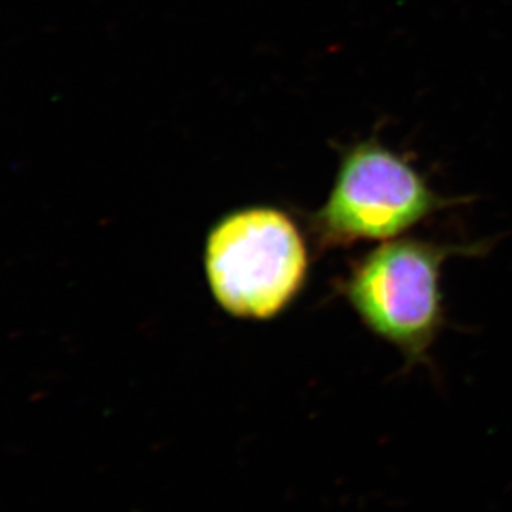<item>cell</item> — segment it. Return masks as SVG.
<instances>
[{
    "mask_svg": "<svg viewBox=\"0 0 512 512\" xmlns=\"http://www.w3.org/2000/svg\"><path fill=\"white\" fill-rule=\"evenodd\" d=\"M310 253L295 220L275 207L220 218L205 243V275L217 305L240 320L268 321L298 298Z\"/></svg>",
    "mask_w": 512,
    "mask_h": 512,
    "instance_id": "obj_2",
    "label": "cell"
},
{
    "mask_svg": "<svg viewBox=\"0 0 512 512\" xmlns=\"http://www.w3.org/2000/svg\"><path fill=\"white\" fill-rule=\"evenodd\" d=\"M459 200L439 197L426 178L376 137L341 153L335 185L308 217L320 250L386 242Z\"/></svg>",
    "mask_w": 512,
    "mask_h": 512,
    "instance_id": "obj_3",
    "label": "cell"
},
{
    "mask_svg": "<svg viewBox=\"0 0 512 512\" xmlns=\"http://www.w3.org/2000/svg\"><path fill=\"white\" fill-rule=\"evenodd\" d=\"M488 248L486 242L386 240L353 263L340 281V293L373 335L394 346L409 365H418L428 360L443 330L444 261L456 255H483Z\"/></svg>",
    "mask_w": 512,
    "mask_h": 512,
    "instance_id": "obj_1",
    "label": "cell"
}]
</instances>
